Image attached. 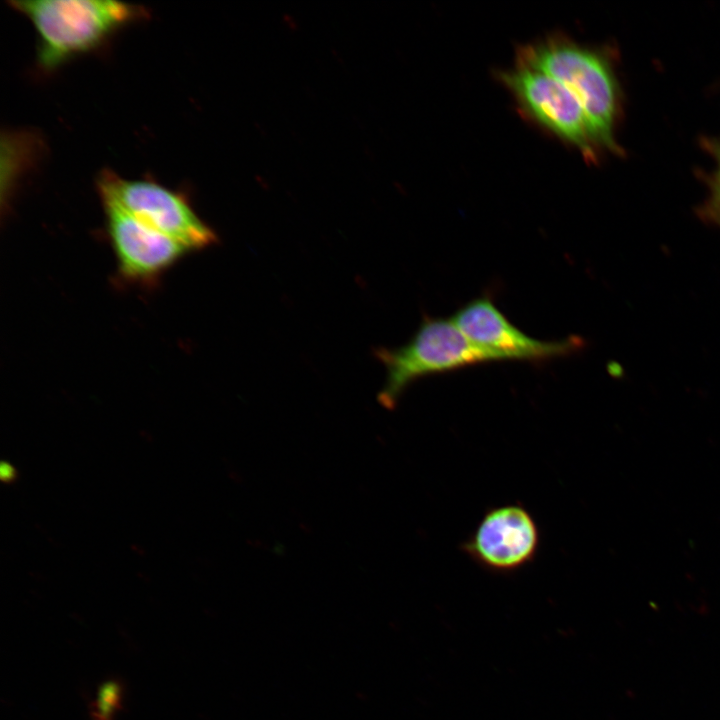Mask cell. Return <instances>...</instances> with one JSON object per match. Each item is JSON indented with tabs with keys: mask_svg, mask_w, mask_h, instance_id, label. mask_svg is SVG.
I'll return each mask as SVG.
<instances>
[{
	"mask_svg": "<svg viewBox=\"0 0 720 720\" xmlns=\"http://www.w3.org/2000/svg\"><path fill=\"white\" fill-rule=\"evenodd\" d=\"M698 215L707 223L720 227V183L711 182V192Z\"/></svg>",
	"mask_w": 720,
	"mask_h": 720,
	"instance_id": "9",
	"label": "cell"
},
{
	"mask_svg": "<svg viewBox=\"0 0 720 720\" xmlns=\"http://www.w3.org/2000/svg\"><path fill=\"white\" fill-rule=\"evenodd\" d=\"M101 199L114 202L149 228L180 243L190 252L213 246L218 237L188 200L156 182L125 179L104 171L98 180Z\"/></svg>",
	"mask_w": 720,
	"mask_h": 720,
	"instance_id": "4",
	"label": "cell"
},
{
	"mask_svg": "<svg viewBox=\"0 0 720 720\" xmlns=\"http://www.w3.org/2000/svg\"><path fill=\"white\" fill-rule=\"evenodd\" d=\"M462 333L499 361L544 362L581 350L584 341L570 336L542 341L523 333L487 297H478L456 311L451 318Z\"/></svg>",
	"mask_w": 720,
	"mask_h": 720,
	"instance_id": "8",
	"label": "cell"
},
{
	"mask_svg": "<svg viewBox=\"0 0 720 720\" xmlns=\"http://www.w3.org/2000/svg\"><path fill=\"white\" fill-rule=\"evenodd\" d=\"M516 60L545 72L569 89L587 115L598 148L620 153L614 138L618 86L605 55L553 35L521 47Z\"/></svg>",
	"mask_w": 720,
	"mask_h": 720,
	"instance_id": "1",
	"label": "cell"
},
{
	"mask_svg": "<svg viewBox=\"0 0 720 720\" xmlns=\"http://www.w3.org/2000/svg\"><path fill=\"white\" fill-rule=\"evenodd\" d=\"M718 169L711 182L720 183V148L717 150Z\"/></svg>",
	"mask_w": 720,
	"mask_h": 720,
	"instance_id": "11",
	"label": "cell"
},
{
	"mask_svg": "<svg viewBox=\"0 0 720 720\" xmlns=\"http://www.w3.org/2000/svg\"><path fill=\"white\" fill-rule=\"evenodd\" d=\"M541 543L538 524L521 503L488 509L462 544L478 566L496 574H511L536 558Z\"/></svg>",
	"mask_w": 720,
	"mask_h": 720,
	"instance_id": "6",
	"label": "cell"
},
{
	"mask_svg": "<svg viewBox=\"0 0 720 720\" xmlns=\"http://www.w3.org/2000/svg\"><path fill=\"white\" fill-rule=\"evenodd\" d=\"M117 274L125 283L152 287L190 251L142 224L114 202L101 199Z\"/></svg>",
	"mask_w": 720,
	"mask_h": 720,
	"instance_id": "7",
	"label": "cell"
},
{
	"mask_svg": "<svg viewBox=\"0 0 720 720\" xmlns=\"http://www.w3.org/2000/svg\"><path fill=\"white\" fill-rule=\"evenodd\" d=\"M38 36V62L51 70L101 45L123 26L144 16V9L110 0L11 1Z\"/></svg>",
	"mask_w": 720,
	"mask_h": 720,
	"instance_id": "2",
	"label": "cell"
},
{
	"mask_svg": "<svg viewBox=\"0 0 720 720\" xmlns=\"http://www.w3.org/2000/svg\"><path fill=\"white\" fill-rule=\"evenodd\" d=\"M374 354L386 370L378 401L387 409L394 408L406 389L420 378L499 361L471 342L451 318L426 317L406 344L380 347Z\"/></svg>",
	"mask_w": 720,
	"mask_h": 720,
	"instance_id": "3",
	"label": "cell"
},
{
	"mask_svg": "<svg viewBox=\"0 0 720 720\" xmlns=\"http://www.w3.org/2000/svg\"><path fill=\"white\" fill-rule=\"evenodd\" d=\"M0 472L1 478L4 481H10L15 478V470L9 463H2Z\"/></svg>",
	"mask_w": 720,
	"mask_h": 720,
	"instance_id": "10",
	"label": "cell"
},
{
	"mask_svg": "<svg viewBox=\"0 0 720 720\" xmlns=\"http://www.w3.org/2000/svg\"><path fill=\"white\" fill-rule=\"evenodd\" d=\"M498 76L528 118L577 148L586 160H597L599 148L587 115L562 83L517 60L513 68L499 72Z\"/></svg>",
	"mask_w": 720,
	"mask_h": 720,
	"instance_id": "5",
	"label": "cell"
}]
</instances>
